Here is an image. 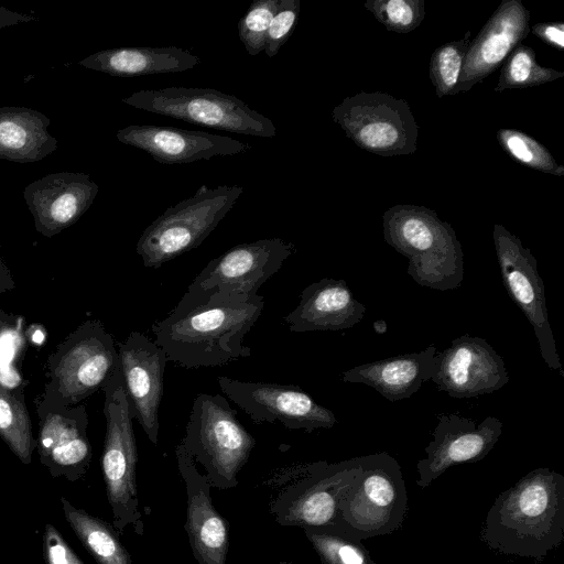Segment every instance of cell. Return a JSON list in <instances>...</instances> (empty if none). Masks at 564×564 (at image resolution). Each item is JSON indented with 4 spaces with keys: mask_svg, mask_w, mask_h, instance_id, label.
Instances as JSON below:
<instances>
[{
    "mask_svg": "<svg viewBox=\"0 0 564 564\" xmlns=\"http://www.w3.org/2000/svg\"><path fill=\"white\" fill-rule=\"evenodd\" d=\"M262 295L240 296L187 290L163 319L152 325L167 360L185 368L219 367L247 358L245 336L260 317Z\"/></svg>",
    "mask_w": 564,
    "mask_h": 564,
    "instance_id": "1",
    "label": "cell"
},
{
    "mask_svg": "<svg viewBox=\"0 0 564 564\" xmlns=\"http://www.w3.org/2000/svg\"><path fill=\"white\" fill-rule=\"evenodd\" d=\"M480 538L500 554L543 562L564 541V476L539 467L521 477L494 500Z\"/></svg>",
    "mask_w": 564,
    "mask_h": 564,
    "instance_id": "2",
    "label": "cell"
},
{
    "mask_svg": "<svg viewBox=\"0 0 564 564\" xmlns=\"http://www.w3.org/2000/svg\"><path fill=\"white\" fill-rule=\"evenodd\" d=\"M383 238L409 259L406 273L421 286L437 291L459 288L464 253L451 224L425 206L400 204L383 216Z\"/></svg>",
    "mask_w": 564,
    "mask_h": 564,
    "instance_id": "3",
    "label": "cell"
},
{
    "mask_svg": "<svg viewBox=\"0 0 564 564\" xmlns=\"http://www.w3.org/2000/svg\"><path fill=\"white\" fill-rule=\"evenodd\" d=\"M119 368L112 335L100 321H85L50 354L36 411L75 406L104 390Z\"/></svg>",
    "mask_w": 564,
    "mask_h": 564,
    "instance_id": "4",
    "label": "cell"
},
{
    "mask_svg": "<svg viewBox=\"0 0 564 564\" xmlns=\"http://www.w3.org/2000/svg\"><path fill=\"white\" fill-rule=\"evenodd\" d=\"M254 437L245 429L228 401L219 394L199 393L193 402L185 436L176 446L200 466L212 487L238 485V473L249 459Z\"/></svg>",
    "mask_w": 564,
    "mask_h": 564,
    "instance_id": "5",
    "label": "cell"
},
{
    "mask_svg": "<svg viewBox=\"0 0 564 564\" xmlns=\"http://www.w3.org/2000/svg\"><path fill=\"white\" fill-rule=\"evenodd\" d=\"M358 473L344 494L334 528L359 540L399 530L409 510L398 460L386 452L359 456Z\"/></svg>",
    "mask_w": 564,
    "mask_h": 564,
    "instance_id": "6",
    "label": "cell"
},
{
    "mask_svg": "<svg viewBox=\"0 0 564 564\" xmlns=\"http://www.w3.org/2000/svg\"><path fill=\"white\" fill-rule=\"evenodd\" d=\"M106 434L101 455V470L112 524L118 533L128 525L142 535L143 523L139 511L137 489V442L132 426L131 408L119 370L102 390Z\"/></svg>",
    "mask_w": 564,
    "mask_h": 564,
    "instance_id": "7",
    "label": "cell"
},
{
    "mask_svg": "<svg viewBox=\"0 0 564 564\" xmlns=\"http://www.w3.org/2000/svg\"><path fill=\"white\" fill-rule=\"evenodd\" d=\"M238 185H202L196 193L167 208L142 232L137 253L147 268H160L198 247L234 207L242 194Z\"/></svg>",
    "mask_w": 564,
    "mask_h": 564,
    "instance_id": "8",
    "label": "cell"
},
{
    "mask_svg": "<svg viewBox=\"0 0 564 564\" xmlns=\"http://www.w3.org/2000/svg\"><path fill=\"white\" fill-rule=\"evenodd\" d=\"M121 100L137 109L216 130L260 138L276 135L269 118L236 96L214 88L141 89Z\"/></svg>",
    "mask_w": 564,
    "mask_h": 564,
    "instance_id": "9",
    "label": "cell"
},
{
    "mask_svg": "<svg viewBox=\"0 0 564 564\" xmlns=\"http://www.w3.org/2000/svg\"><path fill=\"white\" fill-rule=\"evenodd\" d=\"M358 469V457L296 466L282 479L270 511L284 527L334 528L339 502Z\"/></svg>",
    "mask_w": 564,
    "mask_h": 564,
    "instance_id": "10",
    "label": "cell"
},
{
    "mask_svg": "<svg viewBox=\"0 0 564 564\" xmlns=\"http://www.w3.org/2000/svg\"><path fill=\"white\" fill-rule=\"evenodd\" d=\"M332 118L358 148L370 153L397 156L417 149L419 127L402 98L361 91L335 106Z\"/></svg>",
    "mask_w": 564,
    "mask_h": 564,
    "instance_id": "11",
    "label": "cell"
},
{
    "mask_svg": "<svg viewBox=\"0 0 564 564\" xmlns=\"http://www.w3.org/2000/svg\"><path fill=\"white\" fill-rule=\"evenodd\" d=\"M494 246L503 285L510 299L525 315L538 339L546 366L564 377L549 322L545 290L538 271V261L521 240L502 225H494Z\"/></svg>",
    "mask_w": 564,
    "mask_h": 564,
    "instance_id": "12",
    "label": "cell"
},
{
    "mask_svg": "<svg viewBox=\"0 0 564 564\" xmlns=\"http://www.w3.org/2000/svg\"><path fill=\"white\" fill-rule=\"evenodd\" d=\"M296 248L281 238L237 245L210 260L187 290L253 296Z\"/></svg>",
    "mask_w": 564,
    "mask_h": 564,
    "instance_id": "13",
    "label": "cell"
},
{
    "mask_svg": "<svg viewBox=\"0 0 564 564\" xmlns=\"http://www.w3.org/2000/svg\"><path fill=\"white\" fill-rule=\"evenodd\" d=\"M217 381L221 391L256 423L280 422L286 429L306 432L330 429L337 423L329 409L297 386L239 381L225 376Z\"/></svg>",
    "mask_w": 564,
    "mask_h": 564,
    "instance_id": "14",
    "label": "cell"
},
{
    "mask_svg": "<svg viewBox=\"0 0 564 564\" xmlns=\"http://www.w3.org/2000/svg\"><path fill=\"white\" fill-rule=\"evenodd\" d=\"M432 381L456 399L494 393L509 381L503 358L484 338L468 334L436 352Z\"/></svg>",
    "mask_w": 564,
    "mask_h": 564,
    "instance_id": "15",
    "label": "cell"
},
{
    "mask_svg": "<svg viewBox=\"0 0 564 564\" xmlns=\"http://www.w3.org/2000/svg\"><path fill=\"white\" fill-rule=\"evenodd\" d=\"M433 440L424 448L425 458L416 463V484L424 489L457 464L482 459L502 434V422L487 416L479 424L458 414H441Z\"/></svg>",
    "mask_w": 564,
    "mask_h": 564,
    "instance_id": "16",
    "label": "cell"
},
{
    "mask_svg": "<svg viewBox=\"0 0 564 564\" xmlns=\"http://www.w3.org/2000/svg\"><path fill=\"white\" fill-rule=\"evenodd\" d=\"M119 367L123 388L131 408L149 440L156 445L159 406L163 394L164 350L140 332H132L118 344Z\"/></svg>",
    "mask_w": 564,
    "mask_h": 564,
    "instance_id": "17",
    "label": "cell"
},
{
    "mask_svg": "<svg viewBox=\"0 0 564 564\" xmlns=\"http://www.w3.org/2000/svg\"><path fill=\"white\" fill-rule=\"evenodd\" d=\"M36 449L41 464L54 478L77 481L89 469L93 448L84 405L36 411Z\"/></svg>",
    "mask_w": 564,
    "mask_h": 564,
    "instance_id": "18",
    "label": "cell"
},
{
    "mask_svg": "<svg viewBox=\"0 0 564 564\" xmlns=\"http://www.w3.org/2000/svg\"><path fill=\"white\" fill-rule=\"evenodd\" d=\"M98 189L87 174L58 172L26 185L23 196L36 231L51 238L75 224L88 210Z\"/></svg>",
    "mask_w": 564,
    "mask_h": 564,
    "instance_id": "19",
    "label": "cell"
},
{
    "mask_svg": "<svg viewBox=\"0 0 564 564\" xmlns=\"http://www.w3.org/2000/svg\"><path fill=\"white\" fill-rule=\"evenodd\" d=\"M530 11L520 0L499 4L477 36L470 41L457 93L470 90L501 66L530 33Z\"/></svg>",
    "mask_w": 564,
    "mask_h": 564,
    "instance_id": "20",
    "label": "cell"
},
{
    "mask_svg": "<svg viewBox=\"0 0 564 564\" xmlns=\"http://www.w3.org/2000/svg\"><path fill=\"white\" fill-rule=\"evenodd\" d=\"M116 137L162 164L191 163L250 150L249 144L230 137L166 126L131 124L118 130Z\"/></svg>",
    "mask_w": 564,
    "mask_h": 564,
    "instance_id": "21",
    "label": "cell"
},
{
    "mask_svg": "<svg viewBox=\"0 0 564 564\" xmlns=\"http://www.w3.org/2000/svg\"><path fill=\"white\" fill-rule=\"evenodd\" d=\"M180 474L187 495L186 522L193 555L198 564H226L229 535L228 523L213 505L212 485L189 456L175 449Z\"/></svg>",
    "mask_w": 564,
    "mask_h": 564,
    "instance_id": "22",
    "label": "cell"
},
{
    "mask_svg": "<svg viewBox=\"0 0 564 564\" xmlns=\"http://www.w3.org/2000/svg\"><path fill=\"white\" fill-rule=\"evenodd\" d=\"M366 306L343 279L323 278L307 285L284 321L291 332L344 330L361 322Z\"/></svg>",
    "mask_w": 564,
    "mask_h": 564,
    "instance_id": "23",
    "label": "cell"
},
{
    "mask_svg": "<svg viewBox=\"0 0 564 564\" xmlns=\"http://www.w3.org/2000/svg\"><path fill=\"white\" fill-rule=\"evenodd\" d=\"M435 345L417 352L402 354L355 366L343 372L348 383H364L391 402L408 399L430 380L435 370Z\"/></svg>",
    "mask_w": 564,
    "mask_h": 564,
    "instance_id": "24",
    "label": "cell"
},
{
    "mask_svg": "<svg viewBox=\"0 0 564 564\" xmlns=\"http://www.w3.org/2000/svg\"><path fill=\"white\" fill-rule=\"evenodd\" d=\"M200 58L176 47H119L96 52L79 62L93 70L118 77L178 73L194 68Z\"/></svg>",
    "mask_w": 564,
    "mask_h": 564,
    "instance_id": "25",
    "label": "cell"
},
{
    "mask_svg": "<svg viewBox=\"0 0 564 564\" xmlns=\"http://www.w3.org/2000/svg\"><path fill=\"white\" fill-rule=\"evenodd\" d=\"M44 113L29 107H0V159L17 163H33L52 154L57 140L47 128Z\"/></svg>",
    "mask_w": 564,
    "mask_h": 564,
    "instance_id": "26",
    "label": "cell"
},
{
    "mask_svg": "<svg viewBox=\"0 0 564 564\" xmlns=\"http://www.w3.org/2000/svg\"><path fill=\"white\" fill-rule=\"evenodd\" d=\"M61 505L67 523L98 564H132L113 525L76 508L65 497H61Z\"/></svg>",
    "mask_w": 564,
    "mask_h": 564,
    "instance_id": "27",
    "label": "cell"
},
{
    "mask_svg": "<svg viewBox=\"0 0 564 564\" xmlns=\"http://www.w3.org/2000/svg\"><path fill=\"white\" fill-rule=\"evenodd\" d=\"M0 437L23 464L31 463L36 440L32 433L24 393L9 390L1 384Z\"/></svg>",
    "mask_w": 564,
    "mask_h": 564,
    "instance_id": "28",
    "label": "cell"
},
{
    "mask_svg": "<svg viewBox=\"0 0 564 564\" xmlns=\"http://www.w3.org/2000/svg\"><path fill=\"white\" fill-rule=\"evenodd\" d=\"M562 77L564 72L540 65L534 50L521 43L513 48L502 64L495 91L530 88Z\"/></svg>",
    "mask_w": 564,
    "mask_h": 564,
    "instance_id": "29",
    "label": "cell"
},
{
    "mask_svg": "<svg viewBox=\"0 0 564 564\" xmlns=\"http://www.w3.org/2000/svg\"><path fill=\"white\" fill-rule=\"evenodd\" d=\"M322 564H376L361 540L335 528L303 529Z\"/></svg>",
    "mask_w": 564,
    "mask_h": 564,
    "instance_id": "30",
    "label": "cell"
},
{
    "mask_svg": "<svg viewBox=\"0 0 564 564\" xmlns=\"http://www.w3.org/2000/svg\"><path fill=\"white\" fill-rule=\"evenodd\" d=\"M496 137L501 149L518 163L545 174L564 175V165L557 163L541 142L523 131L501 128Z\"/></svg>",
    "mask_w": 564,
    "mask_h": 564,
    "instance_id": "31",
    "label": "cell"
},
{
    "mask_svg": "<svg viewBox=\"0 0 564 564\" xmlns=\"http://www.w3.org/2000/svg\"><path fill=\"white\" fill-rule=\"evenodd\" d=\"M471 41L468 31L457 41L447 42L433 52L430 59V79L438 98L457 94L464 59Z\"/></svg>",
    "mask_w": 564,
    "mask_h": 564,
    "instance_id": "32",
    "label": "cell"
},
{
    "mask_svg": "<svg viewBox=\"0 0 564 564\" xmlns=\"http://www.w3.org/2000/svg\"><path fill=\"white\" fill-rule=\"evenodd\" d=\"M364 7L388 31L400 34L415 30L425 17L424 0H367Z\"/></svg>",
    "mask_w": 564,
    "mask_h": 564,
    "instance_id": "33",
    "label": "cell"
},
{
    "mask_svg": "<svg viewBox=\"0 0 564 564\" xmlns=\"http://www.w3.org/2000/svg\"><path fill=\"white\" fill-rule=\"evenodd\" d=\"M280 0H256L239 20V39L249 55L264 52L270 23L279 8Z\"/></svg>",
    "mask_w": 564,
    "mask_h": 564,
    "instance_id": "34",
    "label": "cell"
},
{
    "mask_svg": "<svg viewBox=\"0 0 564 564\" xmlns=\"http://www.w3.org/2000/svg\"><path fill=\"white\" fill-rule=\"evenodd\" d=\"M300 14L299 0H280L279 8L270 23L264 53L269 57L278 54L289 40L297 23Z\"/></svg>",
    "mask_w": 564,
    "mask_h": 564,
    "instance_id": "35",
    "label": "cell"
},
{
    "mask_svg": "<svg viewBox=\"0 0 564 564\" xmlns=\"http://www.w3.org/2000/svg\"><path fill=\"white\" fill-rule=\"evenodd\" d=\"M43 557L45 564H84L59 531L50 523L44 527Z\"/></svg>",
    "mask_w": 564,
    "mask_h": 564,
    "instance_id": "36",
    "label": "cell"
},
{
    "mask_svg": "<svg viewBox=\"0 0 564 564\" xmlns=\"http://www.w3.org/2000/svg\"><path fill=\"white\" fill-rule=\"evenodd\" d=\"M533 35L545 44L563 51L564 48V24L562 22H542L532 25L530 29Z\"/></svg>",
    "mask_w": 564,
    "mask_h": 564,
    "instance_id": "37",
    "label": "cell"
},
{
    "mask_svg": "<svg viewBox=\"0 0 564 564\" xmlns=\"http://www.w3.org/2000/svg\"><path fill=\"white\" fill-rule=\"evenodd\" d=\"M21 327V318L17 315L0 311V347L9 337L18 335Z\"/></svg>",
    "mask_w": 564,
    "mask_h": 564,
    "instance_id": "38",
    "label": "cell"
},
{
    "mask_svg": "<svg viewBox=\"0 0 564 564\" xmlns=\"http://www.w3.org/2000/svg\"><path fill=\"white\" fill-rule=\"evenodd\" d=\"M36 20L35 17L0 7V29Z\"/></svg>",
    "mask_w": 564,
    "mask_h": 564,
    "instance_id": "39",
    "label": "cell"
},
{
    "mask_svg": "<svg viewBox=\"0 0 564 564\" xmlns=\"http://www.w3.org/2000/svg\"><path fill=\"white\" fill-rule=\"evenodd\" d=\"M15 288L13 275L0 254V295Z\"/></svg>",
    "mask_w": 564,
    "mask_h": 564,
    "instance_id": "40",
    "label": "cell"
},
{
    "mask_svg": "<svg viewBox=\"0 0 564 564\" xmlns=\"http://www.w3.org/2000/svg\"><path fill=\"white\" fill-rule=\"evenodd\" d=\"M273 564H294V563L290 562V561H280V562H276V563H273Z\"/></svg>",
    "mask_w": 564,
    "mask_h": 564,
    "instance_id": "41",
    "label": "cell"
}]
</instances>
